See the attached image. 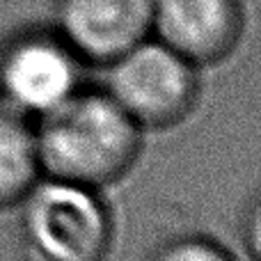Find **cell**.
Returning <instances> with one entry per match:
<instances>
[{
    "instance_id": "6",
    "label": "cell",
    "mask_w": 261,
    "mask_h": 261,
    "mask_svg": "<svg viewBox=\"0 0 261 261\" xmlns=\"http://www.w3.org/2000/svg\"><path fill=\"white\" fill-rule=\"evenodd\" d=\"M153 0H58L55 23L85 64L110 62L151 37Z\"/></svg>"
},
{
    "instance_id": "3",
    "label": "cell",
    "mask_w": 261,
    "mask_h": 261,
    "mask_svg": "<svg viewBox=\"0 0 261 261\" xmlns=\"http://www.w3.org/2000/svg\"><path fill=\"white\" fill-rule=\"evenodd\" d=\"M199 67L147 37L106 67L103 90L140 128H172L199 101Z\"/></svg>"
},
{
    "instance_id": "5",
    "label": "cell",
    "mask_w": 261,
    "mask_h": 261,
    "mask_svg": "<svg viewBox=\"0 0 261 261\" xmlns=\"http://www.w3.org/2000/svg\"><path fill=\"white\" fill-rule=\"evenodd\" d=\"M243 32V0H153L151 37L199 69L229 58Z\"/></svg>"
},
{
    "instance_id": "8",
    "label": "cell",
    "mask_w": 261,
    "mask_h": 261,
    "mask_svg": "<svg viewBox=\"0 0 261 261\" xmlns=\"http://www.w3.org/2000/svg\"><path fill=\"white\" fill-rule=\"evenodd\" d=\"M144 261H236L216 239L204 234H184L167 239Z\"/></svg>"
},
{
    "instance_id": "7",
    "label": "cell",
    "mask_w": 261,
    "mask_h": 261,
    "mask_svg": "<svg viewBox=\"0 0 261 261\" xmlns=\"http://www.w3.org/2000/svg\"><path fill=\"white\" fill-rule=\"evenodd\" d=\"M39 176L35 122L0 99V211L18 206Z\"/></svg>"
},
{
    "instance_id": "4",
    "label": "cell",
    "mask_w": 261,
    "mask_h": 261,
    "mask_svg": "<svg viewBox=\"0 0 261 261\" xmlns=\"http://www.w3.org/2000/svg\"><path fill=\"white\" fill-rule=\"evenodd\" d=\"M83 62L55 25H28L0 41V99L32 122L83 87Z\"/></svg>"
},
{
    "instance_id": "2",
    "label": "cell",
    "mask_w": 261,
    "mask_h": 261,
    "mask_svg": "<svg viewBox=\"0 0 261 261\" xmlns=\"http://www.w3.org/2000/svg\"><path fill=\"white\" fill-rule=\"evenodd\" d=\"M23 261H106L115 220L101 190L39 176L18 202Z\"/></svg>"
},
{
    "instance_id": "1",
    "label": "cell",
    "mask_w": 261,
    "mask_h": 261,
    "mask_svg": "<svg viewBox=\"0 0 261 261\" xmlns=\"http://www.w3.org/2000/svg\"><path fill=\"white\" fill-rule=\"evenodd\" d=\"M41 174L106 188L124 179L142 149V128L103 87L83 85L35 122Z\"/></svg>"
}]
</instances>
